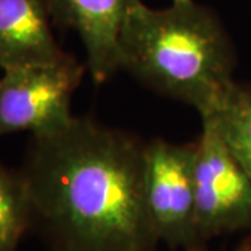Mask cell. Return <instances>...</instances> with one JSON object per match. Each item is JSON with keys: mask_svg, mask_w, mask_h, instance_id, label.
Listing matches in <instances>:
<instances>
[{"mask_svg": "<svg viewBox=\"0 0 251 251\" xmlns=\"http://www.w3.org/2000/svg\"><path fill=\"white\" fill-rule=\"evenodd\" d=\"M145 145L90 117L36 137L27 183L32 209L60 251H151Z\"/></svg>", "mask_w": 251, "mask_h": 251, "instance_id": "obj_1", "label": "cell"}, {"mask_svg": "<svg viewBox=\"0 0 251 251\" xmlns=\"http://www.w3.org/2000/svg\"><path fill=\"white\" fill-rule=\"evenodd\" d=\"M230 66L224 29L194 0L161 10L140 1L126 18L119 41L120 70L193 106L200 116L232 84Z\"/></svg>", "mask_w": 251, "mask_h": 251, "instance_id": "obj_2", "label": "cell"}, {"mask_svg": "<svg viewBox=\"0 0 251 251\" xmlns=\"http://www.w3.org/2000/svg\"><path fill=\"white\" fill-rule=\"evenodd\" d=\"M85 67L67 54L54 62L4 70L0 77V135L29 131L36 138L67 127L75 117L72 98Z\"/></svg>", "mask_w": 251, "mask_h": 251, "instance_id": "obj_3", "label": "cell"}, {"mask_svg": "<svg viewBox=\"0 0 251 251\" xmlns=\"http://www.w3.org/2000/svg\"><path fill=\"white\" fill-rule=\"evenodd\" d=\"M194 144L153 140L145 145L144 193L159 242L188 251L202 244L196 221Z\"/></svg>", "mask_w": 251, "mask_h": 251, "instance_id": "obj_4", "label": "cell"}, {"mask_svg": "<svg viewBox=\"0 0 251 251\" xmlns=\"http://www.w3.org/2000/svg\"><path fill=\"white\" fill-rule=\"evenodd\" d=\"M194 194L201 242L251 221L250 179L206 116L196 143Z\"/></svg>", "mask_w": 251, "mask_h": 251, "instance_id": "obj_5", "label": "cell"}, {"mask_svg": "<svg viewBox=\"0 0 251 251\" xmlns=\"http://www.w3.org/2000/svg\"><path fill=\"white\" fill-rule=\"evenodd\" d=\"M141 0H46L52 21L77 32L95 84L120 70L119 41L128 13Z\"/></svg>", "mask_w": 251, "mask_h": 251, "instance_id": "obj_6", "label": "cell"}, {"mask_svg": "<svg viewBox=\"0 0 251 251\" xmlns=\"http://www.w3.org/2000/svg\"><path fill=\"white\" fill-rule=\"evenodd\" d=\"M46 0H0V70L54 62L67 54L50 29Z\"/></svg>", "mask_w": 251, "mask_h": 251, "instance_id": "obj_7", "label": "cell"}, {"mask_svg": "<svg viewBox=\"0 0 251 251\" xmlns=\"http://www.w3.org/2000/svg\"><path fill=\"white\" fill-rule=\"evenodd\" d=\"M209 117L224 143L251 181V92L232 82L216 99Z\"/></svg>", "mask_w": 251, "mask_h": 251, "instance_id": "obj_8", "label": "cell"}, {"mask_svg": "<svg viewBox=\"0 0 251 251\" xmlns=\"http://www.w3.org/2000/svg\"><path fill=\"white\" fill-rule=\"evenodd\" d=\"M34 214L24 176L0 165V251H16Z\"/></svg>", "mask_w": 251, "mask_h": 251, "instance_id": "obj_9", "label": "cell"}, {"mask_svg": "<svg viewBox=\"0 0 251 251\" xmlns=\"http://www.w3.org/2000/svg\"><path fill=\"white\" fill-rule=\"evenodd\" d=\"M183 1H188V0H172V3H183Z\"/></svg>", "mask_w": 251, "mask_h": 251, "instance_id": "obj_10", "label": "cell"}]
</instances>
